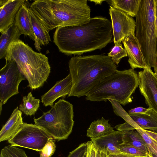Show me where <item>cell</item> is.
Returning a JSON list of instances; mask_svg holds the SVG:
<instances>
[{
    "label": "cell",
    "mask_w": 157,
    "mask_h": 157,
    "mask_svg": "<svg viewBox=\"0 0 157 157\" xmlns=\"http://www.w3.org/2000/svg\"><path fill=\"white\" fill-rule=\"evenodd\" d=\"M113 35L111 22L98 16L81 25L56 28L53 42L62 53L80 55L105 47L112 41Z\"/></svg>",
    "instance_id": "cell-1"
},
{
    "label": "cell",
    "mask_w": 157,
    "mask_h": 157,
    "mask_svg": "<svg viewBox=\"0 0 157 157\" xmlns=\"http://www.w3.org/2000/svg\"><path fill=\"white\" fill-rule=\"evenodd\" d=\"M87 0H37L30 8L50 31L65 26L81 25L91 19Z\"/></svg>",
    "instance_id": "cell-2"
},
{
    "label": "cell",
    "mask_w": 157,
    "mask_h": 157,
    "mask_svg": "<svg viewBox=\"0 0 157 157\" xmlns=\"http://www.w3.org/2000/svg\"><path fill=\"white\" fill-rule=\"evenodd\" d=\"M68 66L72 86L68 97L86 96L100 81L117 70L112 58L101 54L73 57Z\"/></svg>",
    "instance_id": "cell-3"
},
{
    "label": "cell",
    "mask_w": 157,
    "mask_h": 157,
    "mask_svg": "<svg viewBox=\"0 0 157 157\" xmlns=\"http://www.w3.org/2000/svg\"><path fill=\"white\" fill-rule=\"evenodd\" d=\"M5 59L15 61L32 90L42 86L51 72L48 57L34 51L20 39L10 44Z\"/></svg>",
    "instance_id": "cell-4"
},
{
    "label": "cell",
    "mask_w": 157,
    "mask_h": 157,
    "mask_svg": "<svg viewBox=\"0 0 157 157\" xmlns=\"http://www.w3.org/2000/svg\"><path fill=\"white\" fill-rule=\"evenodd\" d=\"M139 86L138 75L131 68L117 70L100 81L86 95L93 101L114 100L123 105L132 101L131 96Z\"/></svg>",
    "instance_id": "cell-5"
},
{
    "label": "cell",
    "mask_w": 157,
    "mask_h": 157,
    "mask_svg": "<svg viewBox=\"0 0 157 157\" xmlns=\"http://www.w3.org/2000/svg\"><path fill=\"white\" fill-rule=\"evenodd\" d=\"M155 0H141L136 16L135 36L149 68L157 63V41L155 26Z\"/></svg>",
    "instance_id": "cell-6"
},
{
    "label": "cell",
    "mask_w": 157,
    "mask_h": 157,
    "mask_svg": "<svg viewBox=\"0 0 157 157\" xmlns=\"http://www.w3.org/2000/svg\"><path fill=\"white\" fill-rule=\"evenodd\" d=\"M73 117V105L60 99L50 110L33 119L35 124L44 129L59 141L67 139L71 134L74 123Z\"/></svg>",
    "instance_id": "cell-7"
},
{
    "label": "cell",
    "mask_w": 157,
    "mask_h": 157,
    "mask_svg": "<svg viewBox=\"0 0 157 157\" xmlns=\"http://www.w3.org/2000/svg\"><path fill=\"white\" fill-rule=\"evenodd\" d=\"M52 139L53 138L43 128L35 124L24 122L8 142L13 146L39 151Z\"/></svg>",
    "instance_id": "cell-8"
},
{
    "label": "cell",
    "mask_w": 157,
    "mask_h": 157,
    "mask_svg": "<svg viewBox=\"0 0 157 157\" xmlns=\"http://www.w3.org/2000/svg\"><path fill=\"white\" fill-rule=\"evenodd\" d=\"M26 79L14 61L6 60L5 65L0 70V114L2 105L19 93V85Z\"/></svg>",
    "instance_id": "cell-9"
},
{
    "label": "cell",
    "mask_w": 157,
    "mask_h": 157,
    "mask_svg": "<svg viewBox=\"0 0 157 157\" xmlns=\"http://www.w3.org/2000/svg\"><path fill=\"white\" fill-rule=\"evenodd\" d=\"M109 7L113 41L115 44H121L127 37L135 34L136 21L132 17L125 13L110 6Z\"/></svg>",
    "instance_id": "cell-10"
},
{
    "label": "cell",
    "mask_w": 157,
    "mask_h": 157,
    "mask_svg": "<svg viewBox=\"0 0 157 157\" xmlns=\"http://www.w3.org/2000/svg\"><path fill=\"white\" fill-rule=\"evenodd\" d=\"M139 86L148 109L157 113V79L151 68L139 72Z\"/></svg>",
    "instance_id": "cell-11"
},
{
    "label": "cell",
    "mask_w": 157,
    "mask_h": 157,
    "mask_svg": "<svg viewBox=\"0 0 157 157\" xmlns=\"http://www.w3.org/2000/svg\"><path fill=\"white\" fill-rule=\"evenodd\" d=\"M124 132L119 130L96 138H90L97 151L107 155L118 154L121 152L117 148L118 145L124 143Z\"/></svg>",
    "instance_id": "cell-12"
},
{
    "label": "cell",
    "mask_w": 157,
    "mask_h": 157,
    "mask_svg": "<svg viewBox=\"0 0 157 157\" xmlns=\"http://www.w3.org/2000/svg\"><path fill=\"white\" fill-rule=\"evenodd\" d=\"M128 57V62L132 69L149 68L142 53L141 46L135 34L127 37L122 41Z\"/></svg>",
    "instance_id": "cell-13"
},
{
    "label": "cell",
    "mask_w": 157,
    "mask_h": 157,
    "mask_svg": "<svg viewBox=\"0 0 157 157\" xmlns=\"http://www.w3.org/2000/svg\"><path fill=\"white\" fill-rule=\"evenodd\" d=\"M24 0H0V32L2 33L14 24L17 14Z\"/></svg>",
    "instance_id": "cell-14"
},
{
    "label": "cell",
    "mask_w": 157,
    "mask_h": 157,
    "mask_svg": "<svg viewBox=\"0 0 157 157\" xmlns=\"http://www.w3.org/2000/svg\"><path fill=\"white\" fill-rule=\"evenodd\" d=\"M72 86L71 77L69 74L65 78L57 82L50 90L41 96V102L45 106L52 107L56 99L69 94Z\"/></svg>",
    "instance_id": "cell-15"
},
{
    "label": "cell",
    "mask_w": 157,
    "mask_h": 157,
    "mask_svg": "<svg viewBox=\"0 0 157 157\" xmlns=\"http://www.w3.org/2000/svg\"><path fill=\"white\" fill-rule=\"evenodd\" d=\"M30 15L33 31L35 35L34 46L36 49L40 52L41 48L40 46L49 44L51 41L49 31L41 21L29 8Z\"/></svg>",
    "instance_id": "cell-16"
},
{
    "label": "cell",
    "mask_w": 157,
    "mask_h": 157,
    "mask_svg": "<svg viewBox=\"0 0 157 157\" xmlns=\"http://www.w3.org/2000/svg\"><path fill=\"white\" fill-rule=\"evenodd\" d=\"M22 112L17 107L14 109L0 132V141L9 140L19 130L24 122Z\"/></svg>",
    "instance_id": "cell-17"
},
{
    "label": "cell",
    "mask_w": 157,
    "mask_h": 157,
    "mask_svg": "<svg viewBox=\"0 0 157 157\" xmlns=\"http://www.w3.org/2000/svg\"><path fill=\"white\" fill-rule=\"evenodd\" d=\"M128 114L134 122L132 130L141 128L157 133V113L153 109H150L147 114Z\"/></svg>",
    "instance_id": "cell-18"
},
{
    "label": "cell",
    "mask_w": 157,
    "mask_h": 157,
    "mask_svg": "<svg viewBox=\"0 0 157 157\" xmlns=\"http://www.w3.org/2000/svg\"><path fill=\"white\" fill-rule=\"evenodd\" d=\"M29 8L25 2L19 10L15 17L14 25L19 29L21 34L28 36L34 41V35Z\"/></svg>",
    "instance_id": "cell-19"
},
{
    "label": "cell",
    "mask_w": 157,
    "mask_h": 157,
    "mask_svg": "<svg viewBox=\"0 0 157 157\" xmlns=\"http://www.w3.org/2000/svg\"><path fill=\"white\" fill-rule=\"evenodd\" d=\"M21 35L19 29L14 24L2 33L0 38V59L5 58L10 44L20 40Z\"/></svg>",
    "instance_id": "cell-20"
},
{
    "label": "cell",
    "mask_w": 157,
    "mask_h": 157,
    "mask_svg": "<svg viewBox=\"0 0 157 157\" xmlns=\"http://www.w3.org/2000/svg\"><path fill=\"white\" fill-rule=\"evenodd\" d=\"M108 121L103 117L100 120L94 121L87 129V136L90 138H96L114 132L115 130Z\"/></svg>",
    "instance_id": "cell-21"
},
{
    "label": "cell",
    "mask_w": 157,
    "mask_h": 157,
    "mask_svg": "<svg viewBox=\"0 0 157 157\" xmlns=\"http://www.w3.org/2000/svg\"><path fill=\"white\" fill-rule=\"evenodd\" d=\"M141 0H105L112 7L120 10L133 17L139 10Z\"/></svg>",
    "instance_id": "cell-22"
},
{
    "label": "cell",
    "mask_w": 157,
    "mask_h": 157,
    "mask_svg": "<svg viewBox=\"0 0 157 157\" xmlns=\"http://www.w3.org/2000/svg\"><path fill=\"white\" fill-rule=\"evenodd\" d=\"M124 132V143L134 146L148 154L146 143L139 132L136 129Z\"/></svg>",
    "instance_id": "cell-23"
},
{
    "label": "cell",
    "mask_w": 157,
    "mask_h": 157,
    "mask_svg": "<svg viewBox=\"0 0 157 157\" xmlns=\"http://www.w3.org/2000/svg\"><path fill=\"white\" fill-rule=\"evenodd\" d=\"M40 100L33 97L31 92L23 97L22 103L19 105V109L25 115H34L40 107Z\"/></svg>",
    "instance_id": "cell-24"
},
{
    "label": "cell",
    "mask_w": 157,
    "mask_h": 157,
    "mask_svg": "<svg viewBox=\"0 0 157 157\" xmlns=\"http://www.w3.org/2000/svg\"><path fill=\"white\" fill-rule=\"evenodd\" d=\"M143 138L148 154H157V133L141 128L136 129Z\"/></svg>",
    "instance_id": "cell-25"
},
{
    "label": "cell",
    "mask_w": 157,
    "mask_h": 157,
    "mask_svg": "<svg viewBox=\"0 0 157 157\" xmlns=\"http://www.w3.org/2000/svg\"><path fill=\"white\" fill-rule=\"evenodd\" d=\"M0 157H28L22 149L11 145L4 147L1 151Z\"/></svg>",
    "instance_id": "cell-26"
},
{
    "label": "cell",
    "mask_w": 157,
    "mask_h": 157,
    "mask_svg": "<svg viewBox=\"0 0 157 157\" xmlns=\"http://www.w3.org/2000/svg\"><path fill=\"white\" fill-rule=\"evenodd\" d=\"M108 56L110 57L113 61L118 64L121 59L123 57L128 56L126 50L123 48L121 44H116L111 51L108 54Z\"/></svg>",
    "instance_id": "cell-27"
},
{
    "label": "cell",
    "mask_w": 157,
    "mask_h": 157,
    "mask_svg": "<svg viewBox=\"0 0 157 157\" xmlns=\"http://www.w3.org/2000/svg\"><path fill=\"white\" fill-rule=\"evenodd\" d=\"M117 148L121 152L136 157H149L148 154L134 146L124 143L118 145Z\"/></svg>",
    "instance_id": "cell-28"
},
{
    "label": "cell",
    "mask_w": 157,
    "mask_h": 157,
    "mask_svg": "<svg viewBox=\"0 0 157 157\" xmlns=\"http://www.w3.org/2000/svg\"><path fill=\"white\" fill-rule=\"evenodd\" d=\"M55 140L50 139L43 148L40 151V157H51L54 153L56 149Z\"/></svg>",
    "instance_id": "cell-29"
},
{
    "label": "cell",
    "mask_w": 157,
    "mask_h": 157,
    "mask_svg": "<svg viewBox=\"0 0 157 157\" xmlns=\"http://www.w3.org/2000/svg\"><path fill=\"white\" fill-rule=\"evenodd\" d=\"M89 141L80 144L77 148L69 153L67 157H83L87 151Z\"/></svg>",
    "instance_id": "cell-30"
},
{
    "label": "cell",
    "mask_w": 157,
    "mask_h": 157,
    "mask_svg": "<svg viewBox=\"0 0 157 157\" xmlns=\"http://www.w3.org/2000/svg\"><path fill=\"white\" fill-rule=\"evenodd\" d=\"M97 150L92 142L89 141L87 151L86 157H96Z\"/></svg>",
    "instance_id": "cell-31"
},
{
    "label": "cell",
    "mask_w": 157,
    "mask_h": 157,
    "mask_svg": "<svg viewBox=\"0 0 157 157\" xmlns=\"http://www.w3.org/2000/svg\"><path fill=\"white\" fill-rule=\"evenodd\" d=\"M150 109H146L140 107L132 109L128 111V112L129 113L147 114Z\"/></svg>",
    "instance_id": "cell-32"
},
{
    "label": "cell",
    "mask_w": 157,
    "mask_h": 157,
    "mask_svg": "<svg viewBox=\"0 0 157 157\" xmlns=\"http://www.w3.org/2000/svg\"><path fill=\"white\" fill-rule=\"evenodd\" d=\"M107 157H136L133 155L123 153H121L116 154L110 155H107Z\"/></svg>",
    "instance_id": "cell-33"
},
{
    "label": "cell",
    "mask_w": 157,
    "mask_h": 157,
    "mask_svg": "<svg viewBox=\"0 0 157 157\" xmlns=\"http://www.w3.org/2000/svg\"><path fill=\"white\" fill-rule=\"evenodd\" d=\"M96 157H104V153L97 151Z\"/></svg>",
    "instance_id": "cell-34"
},
{
    "label": "cell",
    "mask_w": 157,
    "mask_h": 157,
    "mask_svg": "<svg viewBox=\"0 0 157 157\" xmlns=\"http://www.w3.org/2000/svg\"><path fill=\"white\" fill-rule=\"evenodd\" d=\"M155 17L157 18V0H155Z\"/></svg>",
    "instance_id": "cell-35"
},
{
    "label": "cell",
    "mask_w": 157,
    "mask_h": 157,
    "mask_svg": "<svg viewBox=\"0 0 157 157\" xmlns=\"http://www.w3.org/2000/svg\"><path fill=\"white\" fill-rule=\"evenodd\" d=\"M90 1L94 2L96 4H101L104 0H91Z\"/></svg>",
    "instance_id": "cell-36"
},
{
    "label": "cell",
    "mask_w": 157,
    "mask_h": 157,
    "mask_svg": "<svg viewBox=\"0 0 157 157\" xmlns=\"http://www.w3.org/2000/svg\"><path fill=\"white\" fill-rule=\"evenodd\" d=\"M155 71L154 73L157 79V63L156 66L155 68L154 69Z\"/></svg>",
    "instance_id": "cell-37"
},
{
    "label": "cell",
    "mask_w": 157,
    "mask_h": 157,
    "mask_svg": "<svg viewBox=\"0 0 157 157\" xmlns=\"http://www.w3.org/2000/svg\"><path fill=\"white\" fill-rule=\"evenodd\" d=\"M155 26L157 41V18L155 17Z\"/></svg>",
    "instance_id": "cell-38"
},
{
    "label": "cell",
    "mask_w": 157,
    "mask_h": 157,
    "mask_svg": "<svg viewBox=\"0 0 157 157\" xmlns=\"http://www.w3.org/2000/svg\"><path fill=\"white\" fill-rule=\"evenodd\" d=\"M149 157H157V154H151L149 155Z\"/></svg>",
    "instance_id": "cell-39"
},
{
    "label": "cell",
    "mask_w": 157,
    "mask_h": 157,
    "mask_svg": "<svg viewBox=\"0 0 157 157\" xmlns=\"http://www.w3.org/2000/svg\"><path fill=\"white\" fill-rule=\"evenodd\" d=\"M87 151L86 152V153L85 154V155H84L83 157H86V156H87Z\"/></svg>",
    "instance_id": "cell-40"
},
{
    "label": "cell",
    "mask_w": 157,
    "mask_h": 157,
    "mask_svg": "<svg viewBox=\"0 0 157 157\" xmlns=\"http://www.w3.org/2000/svg\"><path fill=\"white\" fill-rule=\"evenodd\" d=\"M104 157H107V155L105 154H104Z\"/></svg>",
    "instance_id": "cell-41"
}]
</instances>
